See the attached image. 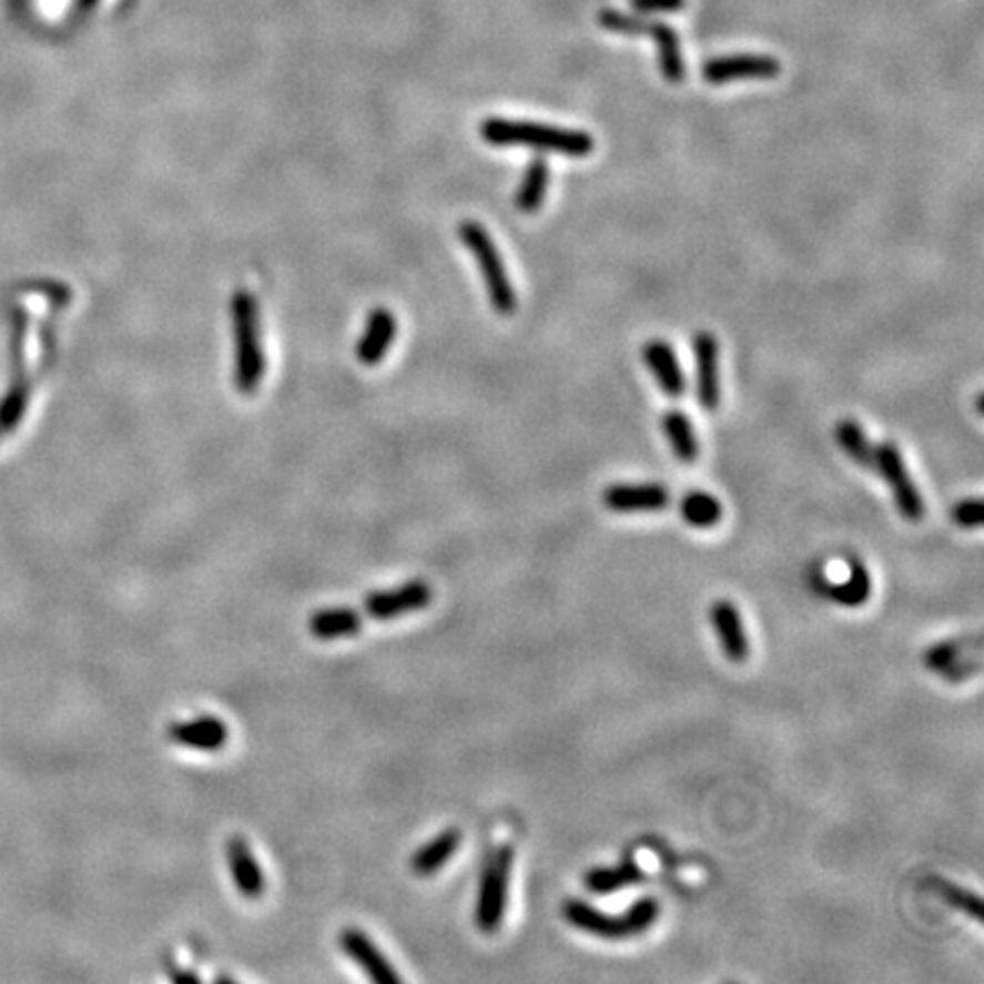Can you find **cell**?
<instances>
[{"label": "cell", "instance_id": "2e32d148", "mask_svg": "<svg viewBox=\"0 0 984 984\" xmlns=\"http://www.w3.org/2000/svg\"><path fill=\"white\" fill-rule=\"evenodd\" d=\"M460 843H463V832L460 830L449 828V830L440 832L429 843L422 845L419 850L413 852L410 871L417 878H432L434 873L445 869V864L458 852Z\"/></svg>", "mask_w": 984, "mask_h": 984}, {"label": "cell", "instance_id": "5bb4252c", "mask_svg": "<svg viewBox=\"0 0 984 984\" xmlns=\"http://www.w3.org/2000/svg\"><path fill=\"white\" fill-rule=\"evenodd\" d=\"M709 618L713 622L724 657L732 663H743L750 657V640L737 605L730 600H718L713 602Z\"/></svg>", "mask_w": 984, "mask_h": 984}, {"label": "cell", "instance_id": "30bf717a", "mask_svg": "<svg viewBox=\"0 0 984 984\" xmlns=\"http://www.w3.org/2000/svg\"><path fill=\"white\" fill-rule=\"evenodd\" d=\"M166 737L176 745L190 750L220 752L229 743V724L215 716H199L192 720L171 722Z\"/></svg>", "mask_w": 984, "mask_h": 984}, {"label": "cell", "instance_id": "d6986e66", "mask_svg": "<svg viewBox=\"0 0 984 984\" xmlns=\"http://www.w3.org/2000/svg\"><path fill=\"white\" fill-rule=\"evenodd\" d=\"M363 627V616L356 609L349 607H335V609H322L311 616L308 631L319 640H335V638H349L358 633Z\"/></svg>", "mask_w": 984, "mask_h": 984}, {"label": "cell", "instance_id": "484cf974", "mask_svg": "<svg viewBox=\"0 0 984 984\" xmlns=\"http://www.w3.org/2000/svg\"><path fill=\"white\" fill-rule=\"evenodd\" d=\"M597 23H600L609 32L625 34V37L646 34V26H648L646 19L633 17V14H622L618 10H602L600 14H597Z\"/></svg>", "mask_w": 984, "mask_h": 984}, {"label": "cell", "instance_id": "9a60e30c", "mask_svg": "<svg viewBox=\"0 0 984 984\" xmlns=\"http://www.w3.org/2000/svg\"><path fill=\"white\" fill-rule=\"evenodd\" d=\"M643 361H646L650 374L655 376L657 385L668 397L679 399L683 395V390H687V378H683V372L679 367V358H677L674 349L668 345L666 339L646 342Z\"/></svg>", "mask_w": 984, "mask_h": 984}, {"label": "cell", "instance_id": "ac0fdd59", "mask_svg": "<svg viewBox=\"0 0 984 984\" xmlns=\"http://www.w3.org/2000/svg\"><path fill=\"white\" fill-rule=\"evenodd\" d=\"M397 333L395 317L385 311L376 308L367 322V331L358 342V358L365 365H376L385 354H388L393 339Z\"/></svg>", "mask_w": 984, "mask_h": 984}, {"label": "cell", "instance_id": "7c38bea8", "mask_svg": "<svg viewBox=\"0 0 984 984\" xmlns=\"http://www.w3.org/2000/svg\"><path fill=\"white\" fill-rule=\"evenodd\" d=\"M226 862L233 878V884L237 891L246 897V901H258L265 893V873L255 860L253 850L244 841V836L235 834L226 843Z\"/></svg>", "mask_w": 984, "mask_h": 984}, {"label": "cell", "instance_id": "8fae6325", "mask_svg": "<svg viewBox=\"0 0 984 984\" xmlns=\"http://www.w3.org/2000/svg\"><path fill=\"white\" fill-rule=\"evenodd\" d=\"M602 501L613 513H655L670 504V493L661 484H616L605 490Z\"/></svg>", "mask_w": 984, "mask_h": 984}, {"label": "cell", "instance_id": "ffe728a7", "mask_svg": "<svg viewBox=\"0 0 984 984\" xmlns=\"http://www.w3.org/2000/svg\"><path fill=\"white\" fill-rule=\"evenodd\" d=\"M663 434L668 438V445L672 449V454L681 460V463H696L698 454H700V445L696 438V429L689 419V415L683 410H668L661 419Z\"/></svg>", "mask_w": 984, "mask_h": 984}, {"label": "cell", "instance_id": "4316f807", "mask_svg": "<svg viewBox=\"0 0 984 984\" xmlns=\"http://www.w3.org/2000/svg\"><path fill=\"white\" fill-rule=\"evenodd\" d=\"M960 652H962V646H960V643H955V640H944V643L932 646V648L923 655V663H925V668H930V670H936V672H944V674H946L949 670L955 668V661H957Z\"/></svg>", "mask_w": 984, "mask_h": 984}, {"label": "cell", "instance_id": "4fadbf2b", "mask_svg": "<svg viewBox=\"0 0 984 984\" xmlns=\"http://www.w3.org/2000/svg\"><path fill=\"white\" fill-rule=\"evenodd\" d=\"M693 352L698 363V402L704 410L713 413L720 404V369H718V339L709 331H698L693 337Z\"/></svg>", "mask_w": 984, "mask_h": 984}, {"label": "cell", "instance_id": "f1b7e54d", "mask_svg": "<svg viewBox=\"0 0 984 984\" xmlns=\"http://www.w3.org/2000/svg\"><path fill=\"white\" fill-rule=\"evenodd\" d=\"M953 520L962 529H977L982 525V501L977 497L962 499L953 510Z\"/></svg>", "mask_w": 984, "mask_h": 984}, {"label": "cell", "instance_id": "9c48e42d", "mask_svg": "<svg viewBox=\"0 0 984 984\" xmlns=\"http://www.w3.org/2000/svg\"><path fill=\"white\" fill-rule=\"evenodd\" d=\"M337 944L347 957H352L363 973L369 975V980H374L376 984H390V982H402V975L395 971V966L390 964V960L385 957L374 941L361 932L358 927H345L337 936Z\"/></svg>", "mask_w": 984, "mask_h": 984}, {"label": "cell", "instance_id": "e0dca14e", "mask_svg": "<svg viewBox=\"0 0 984 984\" xmlns=\"http://www.w3.org/2000/svg\"><path fill=\"white\" fill-rule=\"evenodd\" d=\"M646 34L657 44L659 69H661L663 78L672 84L683 82V78H687V64H683V58H681L677 30H672L668 23H661V21H648Z\"/></svg>", "mask_w": 984, "mask_h": 984}, {"label": "cell", "instance_id": "cb8c5ba5", "mask_svg": "<svg viewBox=\"0 0 984 984\" xmlns=\"http://www.w3.org/2000/svg\"><path fill=\"white\" fill-rule=\"evenodd\" d=\"M679 510L683 523L696 529H711L722 520L720 501L704 490H691L689 495H683Z\"/></svg>", "mask_w": 984, "mask_h": 984}, {"label": "cell", "instance_id": "8992f818", "mask_svg": "<svg viewBox=\"0 0 984 984\" xmlns=\"http://www.w3.org/2000/svg\"><path fill=\"white\" fill-rule=\"evenodd\" d=\"M875 469L891 488L893 501L907 523H921L925 516V501L912 481L903 454L895 443H882L875 447Z\"/></svg>", "mask_w": 984, "mask_h": 984}, {"label": "cell", "instance_id": "3957f363", "mask_svg": "<svg viewBox=\"0 0 984 984\" xmlns=\"http://www.w3.org/2000/svg\"><path fill=\"white\" fill-rule=\"evenodd\" d=\"M233 331H235V385L237 390L248 395L261 385L265 372V358L261 349L258 313H255L253 298L246 292L233 296Z\"/></svg>", "mask_w": 984, "mask_h": 984}, {"label": "cell", "instance_id": "52a82bcc", "mask_svg": "<svg viewBox=\"0 0 984 984\" xmlns=\"http://www.w3.org/2000/svg\"><path fill=\"white\" fill-rule=\"evenodd\" d=\"M782 71V64L773 55L739 53L722 55L704 62L702 78L709 84H727L737 80H773Z\"/></svg>", "mask_w": 984, "mask_h": 984}, {"label": "cell", "instance_id": "603a6c76", "mask_svg": "<svg viewBox=\"0 0 984 984\" xmlns=\"http://www.w3.org/2000/svg\"><path fill=\"white\" fill-rule=\"evenodd\" d=\"M547 187H549V164L542 155H536L525 169L520 190L516 194V207L525 212V215H531V212L540 210V205L545 203Z\"/></svg>", "mask_w": 984, "mask_h": 984}, {"label": "cell", "instance_id": "6da1fadb", "mask_svg": "<svg viewBox=\"0 0 984 984\" xmlns=\"http://www.w3.org/2000/svg\"><path fill=\"white\" fill-rule=\"evenodd\" d=\"M481 138L493 146H527L568 158H586L595 149V140L586 131L501 116H490L481 123Z\"/></svg>", "mask_w": 984, "mask_h": 984}, {"label": "cell", "instance_id": "4dcf8cb0", "mask_svg": "<svg viewBox=\"0 0 984 984\" xmlns=\"http://www.w3.org/2000/svg\"><path fill=\"white\" fill-rule=\"evenodd\" d=\"M97 6V0H78V8L84 12V10H92Z\"/></svg>", "mask_w": 984, "mask_h": 984}, {"label": "cell", "instance_id": "d4e9b609", "mask_svg": "<svg viewBox=\"0 0 984 984\" xmlns=\"http://www.w3.org/2000/svg\"><path fill=\"white\" fill-rule=\"evenodd\" d=\"M871 575L862 561H850V577L843 584H832L828 595L841 607H862L871 597Z\"/></svg>", "mask_w": 984, "mask_h": 984}, {"label": "cell", "instance_id": "83f0119b", "mask_svg": "<svg viewBox=\"0 0 984 984\" xmlns=\"http://www.w3.org/2000/svg\"><path fill=\"white\" fill-rule=\"evenodd\" d=\"M944 897H946V901H949L953 907L962 910L964 914L973 916L975 921L982 919V903H980V897H977L975 893L949 884V886H944Z\"/></svg>", "mask_w": 984, "mask_h": 984}, {"label": "cell", "instance_id": "ba28073f", "mask_svg": "<svg viewBox=\"0 0 984 984\" xmlns=\"http://www.w3.org/2000/svg\"><path fill=\"white\" fill-rule=\"evenodd\" d=\"M434 590L424 579H413L390 590H376L367 595L365 611L374 620H393L413 611H422L432 605Z\"/></svg>", "mask_w": 984, "mask_h": 984}, {"label": "cell", "instance_id": "7402d4cb", "mask_svg": "<svg viewBox=\"0 0 984 984\" xmlns=\"http://www.w3.org/2000/svg\"><path fill=\"white\" fill-rule=\"evenodd\" d=\"M834 440L852 463H858L864 469H875V447L869 443L860 422H854L852 417L841 419L834 426Z\"/></svg>", "mask_w": 984, "mask_h": 984}, {"label": "cell", "instance_id": "277c9868", "mask_svg": "<svg viewBox=\"0 0 984 984\" xmlns=\"http://www.w3.org/2000/svg\"><path fill=\"white\" fill-rule=\"evenodd\" d=\"M458 233H460L463 244L469 251H473L475 261L479 263V270H481V276H484V283H486L488 298H490L493 308L499 315H513V313H516V306H518L516 287H513V283H510V278L506 274V267L501 263V255H499L490 233L481 224H477V222H463Z\"/></svg>", "mask_w": 984, "mask_h": 984}, {"label": "cell", "instance_id": "f546056e", "mask_svg": "<svg viewBox=\"0 0 984 984\" xmlns=\"http://www.w3.org/2000/svg\"><path fill=\"white\" fill-rule=\"evenodd\" d=\"M629 6L638 14H670L687 8V0H629Z\"/></svg>", "mask_w": 984, "mask_h": 984}, {"label": "cell", "instance_id": "44dd1931", "mask_svg": "<svg viewBox=\"0 0 984 984\" xmlns=\"http://www.w3.org/2000/svg\"><path fill=\"white\" fill-rule=\"evenodd\" d=\"M646 873L640 871L631 860L618 864V866H597L590 869L584 878V884L588 891L600 893V895H609L618 889L631 886L636 882H643Z\"/></svg>", "mask_w": 984, "mask_h": 984}, {"label": "cell", "instance_id": "7a4b0ae2", "mask_svg": "<svg viewBox=\"0 0 984 984\" xmlns=\"http://www.w3.org/2000/svg\"><path fill=\"white\" fill-rule=\"evenodd\" d=\"M659 912H661L659 901L650 895L640 897V901L629 905V910L622 916L600 912L584 901L564 903V919L572 927H577L586 934H592V936L609 939V941L643 934L648 927H652L657 923Z\"/></svg>", "mask_w": 984, "mask_h": 984}, {"label": "cell", "instance_id": "5b68a950", "mask_svg": "<svg viewBox=\"0 0 984 984\" xmlns=\"http://www.w3.org/2000/svg\"><path fill=\"white\" fill-rule=\"evenodd\" d=\"M513 858H516V852H513L510 845H499L495 852H490V858L484 866L477 910H475L477 927L484 934H495L504 921Z\"/></svg>", "mask_w": 984, "mask_h": 984}]
</instances>
